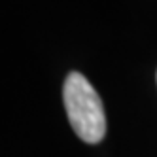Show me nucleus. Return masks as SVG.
I'll list each match as a JSON object with an SVG mask.
<instances>
[{
  "label": "nucleus",
  "instance_id": "f257e3e1",
  "mask_svg": "<svg viewBox=\"0 0 157 157\" xmlns=\"http://www.w3.org/2000/svg\"><path fill=\"white\" fill-rule=\"evenodd\" d=\"M63 100L74 132L87 144H98L106 134L104 106L95 87L80 72H70L64 80Z\"/></svg>",
  "mask_w": 157,
  "mask_h": 157
}]
</instances>
